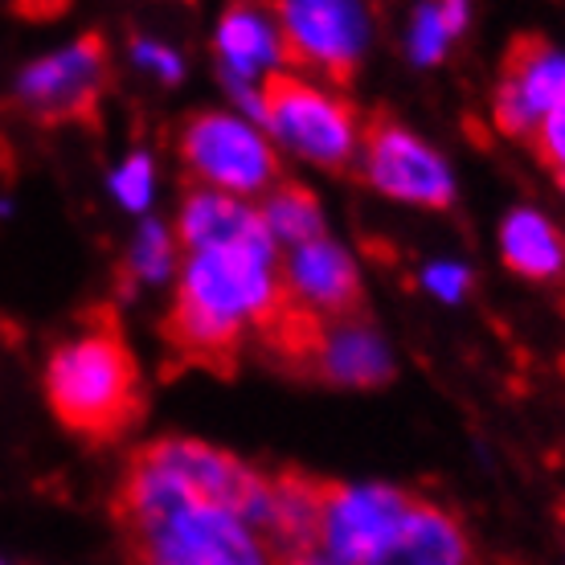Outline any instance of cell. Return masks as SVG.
I'll return each mask as SVG.
<instances>
[{
	"label": "cell",
	"instance_id": "44dd1931",
	"mask_svg": "<svg viewBox=\"0 0 565 565\" xmlns=\"http://www.w3.org/2000/svg\"><path fill=\"white\" fill-rule=\"evenodd\" d=\"M533 143H537V156L545 160V169L557 177V184L565 189V107L562 111L545 115L533 131Z\"/></svg>",
	"mask_w": 565,
	"mask_h": 565
},
{
	"label": "cell",
	"instance_id": "d4e9b609",
	"mask_svg": "<svg viewBox=\"0 0 565 565\" xmlns=\"http://www.w3.org/2000/svg\"><path fill=\"white\" fill-rule=\"evenodd\" d=\"M562 521H565V500H562Z\"/></svg>",
	"mask_w": 565,
	"mask_h": 565
},
{
	"label": "cell",
	"instance_id": "4fadbf2b",
	"mask_svg": "<svg viewBox=\"0 0 565 565\" xmlns=\"http://www.w3.org/2000/svg\"><path fill=\"white\" fill-rule=\"evenodd\" d=\"M181 246H189L193 255L217 250V246H242V242H267V226L255 210L238 205L226 193L213 189H193L181 205V226H177ZM275 242V238H270Z\"/></svg>",
	"mask_w": 565,
	"mask_h": 565
},
{
	"label": "cell",
	"instance_id": "5bb4252c",
	"mask_svg": "<svg viewBox=\"0 0 565 565\" xmlns=\"http://www.w3.org/2000/svg\"><path fill=\"white\" fill-rule=\"evenodd\" d=\"M316 377L332 385H385L394 377V361L385 353L382 337L365 324V320H340L328 324L324 349L316 356Z\"/></svg>",
	"mask_w": 565,
	"mask_h": 565
},
{
	"label": "cell",
	"instance_id": "e0dca14e",
	"mask_svg": "<svg viewBox=\"0 0 565 565\" xmlns=\"http://www.w3.org/2000/svg\"><path fill=\"white\" fill-rule=\"evenodd\" d=\"M263 226L275 242H287L291 250L296 246H308V242L324 238V213H320V201L311 198L303 184H279L275 193L263 205Z\"/></svg>",
	"mask_w": 565,
	"mask_h": 565
},
{
	"label": "cell",
	"instance_id": "6da1fadb",
	"mask_svg": "<svg viewBox=\"0 0 565 565\" xmlns=\"http://www.w3.org/2000/svg\"><path fill=\"white\" fill-rule=\"evenodd\" d=\"M279 303L282 275L275 242L217 246L189 258L164 320V340L177 365L230 377L246 340L267 324Z\"/></svg>",
	"mask_w": 565,
	"mask_h": 565
},
{
	"label": "cell",
	"instance_id": "8fae6325",
	"mask_svg": "<svg viewBox=\"0 0 565 565\" xmlns=\"http://www.w3.org/2000/svg\"><path fill=\"white\" fill-rule=\"evenodd\" d=\"M282 287L311 308L320 320L340 324V320H361L365 316V299H361V275H356L353 258L337 242H308L296 246L291 258L282 263Z\"/></svg>",
	"mask_w": 565,
	"mask_h": 565
},
{
	"label": "cell",
	"instance_id": "2e32d148",
	"mask_svg": "<svg viewBox=\"0 0 565 565\" xmlns=\"http://www.w3.org/2000/svg\"><path fill=\"white\" fill-rule=\"evenodd\" d=\"M217 50L226 57L230 78L234 83H250L255 74L270 71L282 62V38L279 25L267 21L263 9H226L222 25H217Z\"/></svg>",
	"mask_w": 565,
	"mask_h": 565
},
{
	"label": "cell",
	"instance_id": "8992f818",
	"mask_svg": "<svg viewBox=\"0 0 565 565\" xmlns=\"http://www.w3.org/2000/svg\"><path fill=\"white\" fill-rule=\"evenodd\" d=\"M361 169L373 189L385 198L426 205V210H447L455 201V181L447 160L426 148L414 131L394 124L390 115H377L361 128Z\"/></svg>",
	"mask_w": 565,
	"mask_h": 565
},
{
	"label": "cell",
	"instance_id": "cb8c5ba5",
	"mask_svg": "<svg viewBox=\"0 0 565 565\" xmlns=\"http://www.w3.org/2000/svg\"><path fill=\"white\" fill-rule=\"evenodd\" d=\"M279 565H337L328 553H299V557H282Z\"/></svg>",
	"mask_w": 565,
	"mask_h": 565
},
{
	"label": "cell",
	"instance_id": "7c38bea8",
	"mask_svg": "<svg viewBox=\"0 0 565 565\" xmlns=\"http://www.w3.org/2000/svg\"><path fill=\"white\" fill-rule=\"evenodd\" d=\"M467 537L451 512L414 495L406 521L369 553L361 565H467Z\"/></svg>",
	"mask_w": 565,
	"mask_h": 565
},
{
	"label": "cell",
	"instance_id": "7402d4cb",
	"mask_svg": "<svg viewBox=\"0 0 565 565\" xmlns=\"http://www.w3.org/2000/svg\"><path fill=\"white\" fill-rule=\"evenodd\" d=\"M131 54H136V62H140V66H148V71H156L160 74V78H164V83H177V78H181V57L172 54L169 45H156V42H136L131 45Z\"/></svg>",
	"mask_w": 565,
	"mask_h": 565
},
{
	"label": "cell",
	"instance_id": "d6986e66",
	"mask_svg": "<svg viewBox=\"0 0 565 565\" xmlns=\"http://www.w3.org/2000/svg\"><path fill=\"white\" fill-rule=\"evenodd\" d=\"M172 258H177V250H172V234L160 222H143L140 234H136V242H131V275L136 279H148V282H160L172 275Z\"/></svg>",
	"mask_w": 565,
	"mask_h": 565
},
{
	"label": "cell",
	"instance_id": "ffe728a7",
	"mask_svg": "<svg viewBox=\"0 0 565 565\" xmlns=\"http://www.w3.org/2000/svg\"><path fill=\"white\" fill-rule=\"evenodd\" d=\"M111 193L124 201L128 210L140 213L143 205L152 201V160L143 152H131L128 160L111 172Z\"/></svg>",
	"mask_w": 565,
	"mask_h": 565
},
{
	"label": "cell",
	"instance_id": "5b68a950",
	"mask_svg": "<svg viewBox=\"0 0 565 565\" xmlns=\"http://www.w3.org/2000/svg\"><path fill=\"white\" fill-rule=\"evenodd\" d=\"M275 25L282 38V62L311 66L337 86L353 83L369 42L365 9L332 4V0H287L275 4Z\"/></svg>",
	"mask_w": 565,
	"mask_h": 565
},
{
	"label": "cell",
	"instance_id": "9c48e42d",
	"mask_svg": "<svg viewBox=\"0 0 565 565\" xmlns=\"http://www.w3.org/2000/svg\"><path fill=\"white\" fill-rule=\"evenodd\" d=\"M414 492L390 483H324L320 512V553L337 565H361L397 524L406 521Z\"/></svg>",
	"mask_w": 565,
	"mask_h": 565
},
{
	"label": "cell",
	"instance_id": "ba28073f",
	"mask_svg": "<svg viewBox=\"0 0 565 565\" xmlns=\"http://www.w3.org/2000/svg\"><path fill=\"white\" fill-rule=\"evenodd\" d=\"M107 86V45L99 33H86L57 54L29 62L17 78V99L45 124L95 119Z\"/></svg>",
	"mask_w": 565,
	"mask_h": 565
},
{
	"label": "cell",
	"instance_id": "277c9868",
	"mask_svg": "<svg viewBox=\"0 0 565 565\" xmlns=\"http://www.w3.org/2000/svg\"><path fill=\"white\" fill-rule=\"evenodd\" d=\"M258 103H263V124L279 143L320 169L353 172V160L361 156V128L356 111L340 95L275 71L258 90Z\"/></svg>",
	"mask_w": 565,
	"mask_h": 565
},
{
	"label": "cell",
	"instance_id": "52a82bcc",
	"mask_svg": "<svg viewBox=\"0 0 565 565\" xmlns=\"http://www.w3.org/2000/svg\"><path fill=\"white\" fill-rule=\"evenodd\" d=\"M181 160L217 193H258L279 177L270 143L234 115H193L181 128Z\"/></svg>",
	"mask_w": 565,
	"mask_h": 565
},
{
	"label": "cell",
	"instance_id": "3957f363",
	"mask_svg": "<svg viewBox=\"0 0 565 565\" xmlns=\"http://www.w3.org/2000/svg\"><path fill=\"white\" fill-rule=\"evenodd\" d=\"M45 397L66 430L86 443H111L143 411L140 369L111 311H99L45 365Z\"/></svg>",
	"mask_w": 565,
	"mask_h": 565
},
{
	"label": "cell",
	"instance_id": "603a6c76",
	"mask_svg": "<svg viewBox=\"0 0 565 565\" xmlns=\"http://www.w3.org/2000/svg\"><path fill=\"white\" fill-rule=\"evenodd\" d=\"M467 282H471V275H467L463 267H455V263H435V267L426 270V287H430L438 299H447V303H455V299L463 296Z\"/></svg>",
	"mask_w": 565,
	"mask_h": 565
},
{
	"label": "cell",
	"instance_id": "30bf717a",
	"mask_svg": "<svg viewBox=\"0 0 565 565\" xmlns=\"http://www.w3.org/2000/svg\"><path fill=\"white\" fill-rule=\"evenodd\" d=\"M565 107V54L537 33L512 38L495 86V128L516 140H533L545 115Z\"/></svg>",
	"mask_w": 565,
	"mask_h": 565
},
{
	"label": "cell",
	"instance_id": "9a60e30c",
	"mask_svg": "<svg viewBox=\"0 0 565 565\" xmlns=\"http://www.w3.org/2000/svg\"><path fill=\"white\" fill-rule=\"evenodd\" d=\"M500 255L524 279H557L565 270V238L545 213L512 210L500 226Z\"/></svg>",
	"mask_w": 565,
	"mask_h": 565
},
{
	"label": "cell",
	"instance_id": "ac0fdd59",
	"mask_svg": "<svg viewBox=\"0 0 565 565\" xmlns=\"http://www.w3.org/2000/svg\"><path fill=\"white\" fill-rule=\"evenodd\" d=\"M467 17L471 9L467 4H423L418 17H414V29H411V54L414 62H438V57L447 54V42H451L455 33H463L467 29Z\"/></svg>",
	"mask_w": 565,
	"mask_h": 565
},
{
	"label": "cell",
	"instance_id": "7a4b0ae2",
	"mask_svg": "<svg viewBox=\"0 0 565 565\" xmlns=\"http://www.w3.org/2000/svg\"><path fill=\"white\" fill-rule=\"evenodd\" d=\"M115 524L131 565H279L234 512L189 495L136 455L115 492Z\"/></svg>",
	"mask_w": 565,
	"mask_h": 565
}]
</instances>
